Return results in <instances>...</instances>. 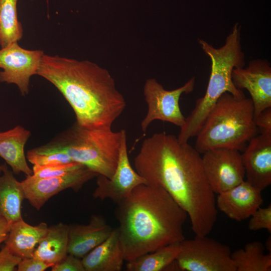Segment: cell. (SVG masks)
I'll return each mask as SVG.
<instances>
[{"label": "cell", "instance_id": "7a4b0ae2", "mask_svg": "<svg viewBox=\"0 0 271 271\" xmlns=\"http://www.w3.org/2000/svg\"><path fill=\"white\" fill-rule=\"evenodd\" d=\"M37 75L61 93L82 126L111 128L125 108L110 73L91 61L44 54Z\"/></svg>", "mask_w": 271, "mask_h": 271}, {"label": "cell", "instance_id": "4dcf8cb0", "mask_svg": "<svg viewBox=\"0 0 271 271\" xmlns=\"http://www.w3.org/2000/svg\"><path fill=\"white\" fill-rule=\"evenodd\" d=\"M254 121L260 133L271 136V107L262 110L254 118Z\"/></svg>", "mask_w": 271, "mask_h": 271}, {"label": "cell", "instance_id": "44dd1931", "mask_svg": "<svg viewBox=\"0 0 271 271\" xmlns=\"http://www.w3.org/2000/svg\"><path fill=\"white\" fill-rule=\"evenodd\" d=\"M68 233L69 225L62 222L48 227L33 256L52 265L61 260L68 254Z\"/></svg>", "mask_w": 271, "mask_h": 271}, {"label": "cell", "instance_id": "8fae6325", "mask_svg": "<svg viewBox=\"0 0 271 271\" xmlns=\"http://www.w3.org/2000/svg\"><path fill=\"white\" fill-rule=\"evenodd\" d=\"M147 184L146 180L132 167L129 160L124 129L119 150L115 172L110 179L101 175L96 177L94 198L101 201L108 199L116 204L124 199L138 186Z\"/></svg>", "mask_w": 271, "mask_h": 271}, {"label": "cell", "instance_id": "4fadbf2b", "mask_svg": "<svg viewBox=\"0 0 271 271\" xmlns=\"http://www.w3.org/2000/svg\"><path fill=\"white\" fill-rule=\"evenodd\" d=\"M232 80L238 89L249 92L254 109V118L271 107V67L265 59L251 60L245 67L234 68Z\"/></svg>", "mask_w": 271, "mask_h": 271}, {"label": "cell", "instance_id": "cb8c5ba5", "mask_svg": "<svg viewBox=\"0 0 271 271\" xmlns=\"http://www.w3.org/2000/svg\"><path fill=\"white\" fill-rule=\"evenodd\" d=\"M18 0H0V46L2 48L18 42L23 37V29L18 20Z\"/></svg>", "mask_w": 271, "mask_h": 271}, {"label": "cell", "instance_id": "52a82bcc", "mask_svg": "<svg viewBox=\"0 0 271 271\" xmlns=\"http://www.w3.org/2000/svg\"><path fill=\"white\" fill-rule=\"evenodd\" d=\"M230 247L207 236L196 235L180 242L176 259L179 270L236 271Z\"/></svg>", "mask_w": 271, "mask_h": 271}, {"label": "cell", "instance_id": "7402d4cb", "mask_svg": "<svg viewBox=\"0 0 271 271\" xmlns=\"http://www.w3.org/2000/svg\"><path fill=\"white\" fill-rule=\"evenodd\" d=\"M265 248L262 242L254 241L232 252L236 271H270L271 252L265 254Z\"/></svg>", "mask_w": 271, "mask_h": 271}, {"label": "cell", "instance_id": "8992f818", "mask_svg": "<svg viewBox=\"0 0 271 271\" xmlns=\"http://www.w3.org/2000/svg\"><path fill=\"white\" fill-rule=\"evenodd\" d=\"M122 134V129L87 128L75 122L42 146L63 151L73 162L110 179L116 168Z\"/></svg>", "mask_w": 271, "mask_h": 271}, {"label": "cell", "instance_id": "83f0119b", "mask_svg": "<svg viewBox=\"0 0 271 271\" xmlns=\"http://www.w3.org/2000/svg\"><path fill=\"white\" fill-rule=\"evenodd\" d=\"M51 267L52 271H85L82 260L69 253Z\"/></svg>", "mask_w": 271, "mask_h": 271}, {"label": "cell", "instance_id": "ffe728a7", "mask_svg": "<svg viewBox=\"0 0 271 271\" xmlns=\"http://www.w3.org/2000/svg\"><path fill=\"white\" fill-rule=\"evenodd\" d=\"M3 165L0 175V215L12 224L23 218L21 208L25 195L22 182L6 164Z\"/></svg>", "mask_w": 271, "mask_h": 271}, {"label": "cell", "instance_id": "f1b7e54d", "mask_svg": "<svg viewBox=\"0 0 271 271\" xmlns=\"http://www.w3.org/2000/svg\"><path fill=\"white\" fill-rule=\"evenodd\" d=\"M22 258L5 245L0 251V271H14Z\"/></svg>", "mask_w": 271, "mask_h": 271}, {"label": "cell", "instance_id": "3957f363", "mask_svg": "<svg viewBox=\"0 0 271 271\" xmlns=\"http://www.w3.org/2000/svg\"><path fill=\"white\" fill-rule=\"evenodd\" d=\"M115 213L125 261L185 239L188 215L161 187L138 186L117 204Z\"/></svg>", "mask_w": 271, "mask_h": 271}, {"label": "cell", "instance_id": "5bb4252c", "mask_svg": "<svg viewBox=\"0 0 271 271\" xmlns=\"http://www.w3.org/2000/svg\"><path fill=\"white\" fill-rule=\"evenodd\" d=\"M241 157L246 181L261 191L271 184V136L253 137Z\"/></svg>", "mask_w": 271, "mask_h": 271}, {"label": "cell", "instance_id": "d4e9b609", "mask_svg": "<svg viewBox=\"0 0 271 271\" xmlns=\"http://www.w3.org/2000/svg\"><path fill=\"white\" fill-rule=\"evenodd\" d=\"M26 158L33 165L49 166L74 162L63 151L45 149L41 146L29 150Z\"/></svg>", "mask_w": 271, "mask_h": 271}, {"label": "cell", "instance_id": "2e32d148", "mask_svg": "<svg viewBox=\"0 0 271 271\" xmlns=\"http://www.w3.org/2000/svg\"><path fill=\"white\" fill-rule=\"evenodd\" d=\"M113 228L101 215L93 214L87 224L69 225L68 253L82 258L105 240Z\"/></svg>", "mask_w": 271, "mask_h": 271}, {"label": "cell", "instance_id": "7c38bea8", "mask_svg": "<svg viewBox=\"0 0 271 271\" xmlns=\"http://www.w3.org/2000/svg\"><path fill=\"white\" fill-rule=\"evenodd\" d=\"M98 176L84 165L63 176L35 179L31 175L21 181L25 195L31 205L39 210L53 196L71 189L78 192L87 182Z\"/></svg>", "mask_w": 271, "mask_h": 271}, {"label": "cell", "instance_id": "5b68a950", "mask_svg": "<svg viewBox=\"0 0 271 271\" xmlns=\"http://www.w3.org/2000/svg\"><path fill=\"white\" fill-rule=\"evenodd\" d=\"M257 130L251 98L226 92L207 114L196 135L194 148L200 154L218 148L242 152Z\"/></svg>", "mask_w": 271, "mask_h": 271}, {"label": "cell", "instance_id": "e0dca14e", "mask_svg": "<svg viewBox=\"0 0 271 271\" xmlns=\"http://www.w3.org/2000/svg\"><path fill=\"white\" fill-rule=\"evenodd\" d=\"M125 261L117 228L109 236L91 250L82 261L85 271H120Z\"/></svg>", "mask_w": 271, "mask_h": 271}, {"label": "cell", "instance_id": "9c48e42d", "mask_svg": "<svg viewBox=\"0 0 271 271\" xmlns=\"http://www.w3.org/2000/svg\"><path fill=\"white\" fill-rule=\"evenodd\" d=\"M202 154L204 173L214 193L226 191L244 180L245 171L239 151L218 148Z\"/></svg>", "mask_w": 271, "mask_h": 271}, {"label": "cell", "instance_id": "1f68e13d", "mask_svg": "<svg viewBox=\"0 0 271 271\" xmlns=\"http://www.w3.org/2000/svg\"><path fill=\"white\" fill-rule=\"evenodd\" d=\"M11 223L0 215V244L5 242L9 234Z\"/></svg>", "mask_w": 271, "mask_h": 271}, {"label": "cell", "instance_id": "30bf717a", "mask_svg": "<svg viewBox=\"0 0 271 271\" xmlns=\"http://www.w3.org/2000/svg\"><path fill=\"white\" fill-rule=\"evenodd\" d=\"M43 51L25 49L12 43L0 49V82L14 84L22 95L29 91L31 77L37 75Z\"/></svg>", "mask_w": 271, "mask_h": 271}, {"label": "cell", "instance_id": "484cf974", "mask_svg": "<svg viewBox=\"0 0 271 271\" xmlns=\"http://www.w3.org/2000/svg\"><path fill=\"white\" fill-rule=\"evenodd\" d=\"M81 164L72 162L49 166L34 165L31 175L35 179H43L63 176L79 168Z\"/></svg>", "mask_w": 271, "mask_h": 271}, {"label": "cell", "instance_id": "4316f807", "mask_svg": "<svg viewBox=\"0 0 271 271\" xmlns=\"http://www.w3.org/2000/svg\"><path fill=\"white\" fill-rule=\"evenodd\" d=\"M248 228L251 231L266 229L271 233V205L259 207L250 217Z\"/></svg>", "mask_w": 271, "mask_h": 271}, {"label": "cell", "instance_id": "ba28073f", "mask_svg": "<svg viewBox=\"0 0 271 271\" xmlns=\"http://www.w3.org/2000/svg\"><path fill=\"white\" fill-rule=\"evenodd\" d=\"M195 81V78L192 77L182 86L167 90L156 79H147L143 89L148 110L141 123L143 132H146L151 123L155 120L182 127L185 122V117L180 109V98L182 94H188L193 90Z\"/></svg>", "mask_w": 271, "mask_h": 271}, {"label": "cell", "instance_id": "ac0fdd59", "mask_svg": "<svg viewBox=\"0 0 271 271\" xmlns=\"http://www.w3.org/2000/svg\"><path fill=\"white\" fill-rule=\"evenodd\" d=\"M31 135L29 130L20 125L0 132V157L10 166L14 174L23 173L27 176L33 174L24 151Z\"/></svg>", "mask_w": 271, "mask_h": 271}, {"label": "cell", "instance_id": "6da1fadb", "mask_svg": "<svg viewBox=\"0 0 271 271\" xmlns=\"http://www.w3.org/2000/svg\"><path fill=\"white\" fill-rule=\"evenodd\" d=\"M134 166L147 184L163 188L186 212L196 235L210 233L217 218L215 193L194 147L174 135L155 133L143 142Z\"/></svg>", "mask_w": 271, "mask_h": 271}, {"label": "cell", "instance_id": "603a6c76", "mask_svg": "<svg viewBox=\"0 0 271 271\" xmlns=\"http://www.w3.org/2000/svg\"><path fill=\"white\" fill-rule=\"evenodd\" d=\"M180 251V242L163 246L127 261V271L165 270L176 259Z\"/></svg>", "mask_w": 271, "mask_h": 271}, {"label": "cell", "instance_id": "d6986e66", "mask_svg": "<svg viewBox=\"0 0 271 271\" xmlns=\"http://www.w3.org/2000/svg\"><path fill=\"white\" fill-rule=\"evenodd\" d=\"M48 226L41 222L32 225L21 219L11 224L5 245L22 259L33 257L36 245L46 234Z\"/></svg>", "mask_w": 271, "mask_h": 271}, {"label": "cell", "instance_id": "d6a6232c", "mask_svg": "<svg viewBox=\"0 0 271 271\" xmlns=\"http://www.w3.org/2000/svg\"><path fill=\"white\" fill-rule=\"evenodd\" d=\"M3 167H4L3 165H0V175L3 173Z\"/></svg>", "mask_w": 271, "mask_h": 271}, {"label": "cell", "instance_id": "f546056e", "mask_svg": "<svg viewBox=\"0 0 271 271\" xmlns=\"http://www.w3.org/2000/svg\"><path fill=\"white\" fill-rule=\"evenodd\" d=\"M52 266V265L48 264L33 256L22 259L17 266V270L44 271Z\"/></svg>", "mask_w": 271, "mask_h": 271}, {"label": "cell", "instance_id": "277c9868", "mask_svg": "<svg viewBox=\"0 0 271 271\" xmlns=\"http://www.w3.org/2000/svg\"><path fill=\"white\" fill-rule=\"evenodd\" d=\"M240 35V26L236 23L220 48H215L205 40L198 39L202 50L211 60V72L204 95L196 100L194 108L180 127L177 137L180 143H187L196 136L210 110L223 94L228 92L239 98L245 97L232 80L233 69L245 65Z\"/></svg>", "mask_w": 271, "mask_h": 271}, {"label": "cell", "instance_id": "9a60e30c", "mask_svg": "<svg viewBox=\"0 0 271 271\" xmlns=\"http://www.w3.org/2000/svg\"><path fill=\"white\" fill-rule=\"evenodd\" d=\"M261 190L244 180L218 194L216 207L229 218L241 221L250 217L263 203Z\"/></svg>", "mask_w": 271, "mask_h": 271}]
</instances>
